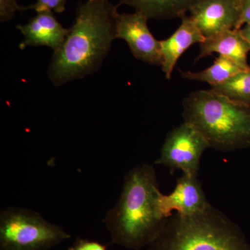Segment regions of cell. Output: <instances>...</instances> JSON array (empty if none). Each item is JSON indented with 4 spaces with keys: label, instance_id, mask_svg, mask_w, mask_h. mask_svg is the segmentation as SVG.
<instances>
[{
    "label": "cell",
    "instance_id": "cell-1",
    "mask_svg": "<svg viewBox=\"0 0 250 250\" xmlns=\"http://www.w3.org/2000/svg\"><path fill=\"white\" fill-rule=\"evenodd\" d=\"M120 4L110 0H83L63 43L54 52L47 77L55 86L84 78L103 65L116 39Z\"/></svg>",
    "mask_w": 250,
    "mask_h": 250
},
{
    "label": "cell",
    "instance_id": "cell-2",
    "mask_svg": "<svg viewBox=\"0 0 250 250\" xmlns=\"http://www.w3.org/2000/svg\"><path fill=\"white\" fill-rule=\"evenodd\" d=\"M159 192L152 166L143 164L126 174L119 201L104 219L112 243L140 250L157 238L167 220L156 210Z\"/></svg>",
    "mask_w": 250,
    "mask_h": 250
},
{
    "label": "cell",
    "instance_id": "cell-3",
    "mask_svg": "<svg viewBox=\"0 0 250 250\" xmlns=\"http://www.w3.org/2000/svg\"><path fill=\"white\" fill-rule=\"evenodd\" d=\"M183 116L210 147L232 151L250 146V106L214 90L190 94L184 101Z\"/></svg>",
    "mask_w": 250,
    "mask_h": 250
},
{
    "label": "cell",
    "instance_id": "cell-4",
    "mask_svg": "<svg viewBox=\"0 0 250 250\" xmlns=\"http://www.w3.org/2000/svg\"><path fill=\"white\" fill-rule=\"evenodd\" d=\"M147 250H250L238 227L211 205L191 215H172Z\"/></svg>",
    "mask_w": 250,
    "mask_h": 250
},
{
    "label": "cell",
    "instance_id": "cell-5",
    "mask_svg": "<svg viewBox=\"0 0 250 250\" xmlns=\"http://www.w3.org/2000/svg\"><path fill=\"white\" fill-rule=\"evenodd\" d=\"M70 238L34 210L7 207L0 213V250H50Z\"/></svg>",
    "mask_w": 250,
    "mask_h": 250
},
{
    "label": "cell",
    "instance_id": "cell-6",
    "mask_svg": "<svg viewBox=\"0 0 250 250\" xmlns=\"http://www.w3.org/2000/svg\"><path fill=\"white\" fill-rule=\"evenodd\" d=\"M210 147L203 136L192 125L184 122L167 134L156 164L172 170H182L184 174L197 177L200 159Z\"/></svg>",
    "mask_w": 250,
    "mask_h": 250
},
{
    "label": "cell",
    "instance_id": "cell-7",
    "mask_svg": "<svg viewBox=\"0 0 250 250\" xmlns=\"http://www.w3.org/2000/svg\"><path fill=\"white\" fill-rule=\"evenodd\" d=\"M148 18L141 13L119 14L116 20V39L127 43L135 58L153 65H161L160 41L152 35Z\"/></svg>",
    "mask_w": 250,
    "mask_h": 250
},
{
    "label": "cell",
    "instance_id": "cell-8",
    "mask_svg": "<svg viewBox=\"0 0 250 250\" xmlns=\"http://www.w3.org/2000/svg\"><path fill=\"white\" fill-rule=\"evenodd\" d=\"M156 210L161 218L168 219L172 211L181 215H191L204 211L210 207L197 177L183 174L177 181L173 191L156 197Z\"/></svg>",
    "mask_w": 250,
    "mask_h": 250
},
{
    "label": "cell",
    "instance_id": "cell-9",
    "mask_svg": "<svg viewBox=\"0 0 250 250\" xmlns=\"http://www.w3.org/2000/svg\"><path fill=\"white\" fill-rule=\"evenodd\" d=\"M240 16V0H201L190 12V17L205 38L236 29Z\"/></svg>",
    "mask_w": 250,
    "mask_h": 250
},
{
    "label": "cell",
    "instance_id": "cell-10",
    "mask_svg": "<svg viewBox=\"0 0 250 250\" xmlns=\"http://www.w3.org/2000/svg\"><path fill=\"white\" fill-rule=\"evenodd\" d=\"M25 24H18L16 28L24 36L19 48L46 46L58 50L68 34L69 28L62 27L52 11L36 13Z\"/></svg>",
    "mask_w": 250,
    "mask_h": 250
},
{
    "label": "cell",
    "instance_id": "cell-11",
    "mask_svg": "<svg viewBox=\"0 0 250 250\" xmlns=\"http://www.w3.org/2000/svg\"><path fill=\"white\" fill-rule=\"evenodd\" d=\"M178 29L168 39L160 41L161 67L170 80L179 59L190 46L201 44L206 38L190 16H184Z\"/></svg>",
    "mask_w": 250,
    "mask_h": 250
},
{
    "label": "cell",
    "instance_id": "cell-12",
    "mask_svg": "<svg viewBox=\"0 0 250 250\" xmlns=\"http://www.w3.org/2000/svg\"><path fill=\"white\" fill-rule=\"evenodd\" d=\"M250 52V42L240 29H229L206 38L200 44V52L196 61L213 53L232 59L244 68L248 69V55Z\"/></svg>",
    "mask_w": 250,
    "mask_h": 250
},
{
    "label": "cell",
    "instance_id": "cell-13",
    "mask_svg": "<svg viewBox=\"0 0 250 250\" xmlns=\"http://www.w3.org/2000/svg\"><path fill=\"white\" fill-rule=\"evenodd\" d=\"M201 0H121L141 13L148 19H166L184 17Z\"/></svg>",
    "mask_w": 250,
    "mask_h": 250
},
{
    "label": "cell",
    "instance_id": "cell-14",
    "mask_svg": "<svg viewBox=\"0 0 250 250\" xmlns=\"http://www.w3.org/2000/svg\"><path fill=\"white\" fill-rule=\"evenodd\" d=\"M246 70L247 69L232 59L219 55L213 65L206 70L195 72L181 71V75L187 80L205 82L214 87L225 83L237 74Z\"/></svg>",
    "mask_w": 250,
    "mask_h": 250
},
{
    "label": "cell",
    "instance_id": "cell-15",
    "mask_svg": "<svg viewBox=\"0 0 250 250\" xmlns=\"http://www.w3.org/2000/svg\"><path fill=\"white\" fill-rule=\"evenodd\" d=\"M210 89L236 103L250 106V66L225 83L211 87Z\"/></svg>",
    "mask_w": 250,
    "mask_h": 250
},
{
    "label": "cell",
    "instance_id": "cell-16",
    "mask_svg": "<svg viewBox=\"0 0 250 250\" xmlns=\"http://www.w3.org/2000/svg\"><path fill=\"white\" fill-rule=\"evenodd\" d=\"M32 10L31 5L20 6L17 0H0V21L7 22L14 18L16 12Z\"/></svg>",
    "mask_w": 250,
    "mask_h": 250
},
{
    "label": "cell",
    "instance_id": "cell-17",
    "mask_svg": "<svg viewBox=\"0 0 250 250\" xmlns=\"http://www.w3.org/2000/svg\"><path fill=\"white\" fill-rule=\"evenodd\" d=\"M67 0H36V3L31 4L32 10H35L36 13L42 11H52V12H64Z\"/></svg>",
    "mask_w": 250,
    "mask_h": 250
},
{
    "label": "cell",
    "instance_id": "cell-18",
    "mask_svg": "<svg viewBox=\"0 0 250 250\" xmlns=\"http://www.w3.org/2000/svg\"><path fill=\"white\" fill-rule=\"evenodd\" d=\"M67 250H108L107 246L98 241L77 238L75 243Z\"/></svg>",
    "mask_w": 250,
    "mask_h": 250
},
{
    "label": "cell",
    "instance_id": "cell-19",
    "mask_svg": "<svg viewBox=\"0 0 250 250\" xmlns=\"http://www.w3.org/2000/svg\"><path fill=\"white\" fill-rule=\"evenodd\" d=\"M241 16L236 29H241L245 24L250 22V0H240Z\"/></svg>",
    "mask_w": 250,
    "mask_h": 250
},
{
    "label": "cell",
    "instance_id": "cell-20",
    "mask_svg": "<svg viewBox=\"0 0 250 250\" xmlns=\"http://www.w3.org/2000/svg\"><path fill=\"white\" fill-rule=\"evenodd\" d=\"M240 31H241L242 35L244 36L247 40L250 42V22L245 24L244 27H242L240 29Z\"/></svg>",
    "mask_w": 250,
    "mask_h": 250
}]
</instances>
